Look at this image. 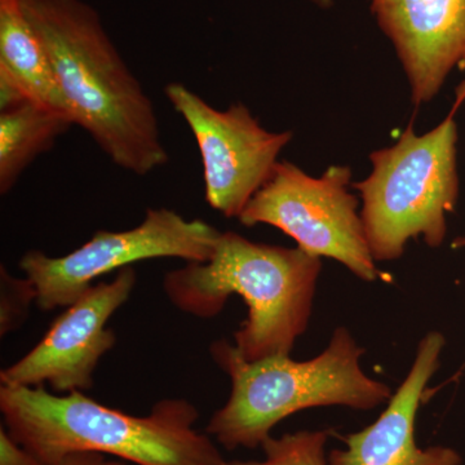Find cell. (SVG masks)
Returning <instances> with one entry per match:
<instances>
[{
	"label": "cell",
	"mask_w": 465,
	"mask_h": 465,
	"mask_svg": "<svg viewBox=\"0 0 465 465\" xmlns=\"http://www.w3.org/2000/svg\"><path fill=\"white\" fill-rule=\"evenodd\" d=\"M75 125L115 166L145 176L170 155L154 105L84 0H21Z\"/></svg>",
	"instance_id": "1"
},
{
	"label": "cell",
	"mask_w": 465,
	"mask_h": 465,
	"mask_svg": "<svg viewBox=\"0 0 465 465\" xmlns=\"http://www.w3.org/2000/svg\"><path fill=\"white\" fill-rule=\"evenodd\" d=\"M5 430L45 465L75 452H97L136 465H225L207 433L194 428L197 407L162 400L145 416L127 414L85 396L43 387L0 385Z\"/></svg>",
	"instance_id": "2"
},
{
	"label": "cell",
	"mask_w": 465,
	"mask_h": 465,
	"mask_svg": "<svg viewBox=\"0 0 465 465\" xmlns=\"http://www.w3.org/2000/svg\"><path fill=\"white\" fill-rule=\"evenodd\" d=\"M321 258L299 247L255 243L238 232H222L206 262H186L164 275L168 300L183 313L216 317L232 295L241 296L249 316L234 333L244 361L290 356L307 330Z\"/></svg>",
	"instance_id": "3"
},
{
	"label": "cell",
	"mask_w": 465,
	"mask_h": 465,
	"mask_svg": "<svg viewBox=\"0 0 465 465\" xmlns=\"http://www.w3.org/2000/svg\"><path fill=\"white\" fill-rule=\"evenodd\" d=\"M363 353L344 327L336 329L329 347L309 361L273 356L249 362L231 342H213L211 356L231 378L232 391L228 402L211 416L206 433L229 451L256 449L275 425L302 410L375 409L391 400V391L363 372Z\"/></svg>",
	"instance_id": "4"
},
{
	"label": "cell",
	"mask_w": 465,
	"mask_h": 465,
	"mask_svg": "<svg viewBox=\"0 0 465 465\" xmlns=\"http://www.w3.org/2000/svg\"><path fill=\"white\" fill-rule=\"evenodd\" d=\"M465 84L448 118L430 133L407 125L399 142L370 155L372 173L354 183L363 206V228L372 258H401L407 242L421 237L433 249L446 237V215L457 204V124Z\"/></svg>",
	"instance_id": "5"
},
{
	"label": "cell",
	"mask_w": 465,
	"mask_h": 465,
	"mask_svg": "<svg viewBox=\"0 0 465 465\" xmlns=\"http://www.w3.org/2000/svg\"><path fill=\"white\" fill-rule=\"evenodd\" d=\"M351 170L332 166L309 176L290 162H278L269 182L241 213V224L281 229L311 255L326 256L347 266L361 280H378L357 198L348 192Z\"/></svg>",
	"instance_id": "6"
},
{
	"label": "cell",
	"mask_w": 465,
	"mask_h": 465,
	"mask_svg": "<svg viewBox=\"0 0 465 465\" xmlns=\"http://www.w3.org/2000/svg\"><path fill=\"white\" fill-rule=\"evenodd\" d=\"M222 232L203 220H186L168 208H148L142 224L130 231L94 232L84 246L60 258L32 250L21 271L35 284V304L43 312L69 307L115 269L154 259L206 262Z\"/></svg>",
	"instance_id": "7"
},
{
	"label": "cell",
	"mask_w": 465,
	"mask_h": 465,
	"mask_svg": "<svg viewBox=\"0 0 465 465\" xmlns=\"http://www.w3.org/2000/svg\"><path fill=\"white\" fill-rule=\"evenodd\" d=\"M164 94L197 142L207 203L229 219L240 217L271 179L292 133L266 131L241 103L217 110L177 82Z\"/></svg>",
	"instance_id": "8"
},
{
	"label": "cell",
	"mask_w": 465,
	"mask_h": 465,
	"mask_svg": "<svg viewBox=\"0 0 465 465\" xmlns=\"http://www.w3.org/2000/svg\"><path fill=\"white\" fill-rule=\"evenodd\" d=\"M136 284L131 266L110 282L94 284L51 324L41 341L0 372V385L43 387L57 393L91 390L101 358L112 351L116 336L108 322L130 299Z\"/></svg>",
	"instance_id": "9"
},
{
	"label": "cell",
	"mask_w": 465,
	"mask_h": 465,
	"mask_svg": "<svg viewBox=\"0 0 465 465\" xmlns=\"http://www.w3.org/2000/svg\"><path fill=\"white\" fill-rule=\"evenodd\" d=\"M390 36L415 105L439 94L454 67L465 64V0H370Z\"/></svg>",
	"instance_id": "10"
},
{
	"label": "cell",
	"mask_w": 465,
	"mask_h": 465,
	"mask_svg": "<svg viewBox=\"0 0 465 465\" xmlns=\"http://www.w3.org/2000/svg\"><path fill=\"white\" fill-rule=\"evenodd\" d=\"M445 338L430 331L419 342L411 370L374 424L344 437L347 449L332 450L329 465H461L457 450L419 448L415 419L425 387L440 367Z\"/></svg>",
	"instance_id": "11"
},
{
	"label": "cell",
	"mask_w": 465,
	"mask_h": 465,
	"mask_svg": "<svg viewBox=\"0 0 465 465\" xmlns=\"http://www.w3.org/2000/svg\"><path fill=\"white\" fill-rule=\"evenodd\" d=\"M0 66L20 82L30 99L70 116L50 58L21 0H0Z\"/></svg>",
	"instance_id": "12"
},
{
	"label": "cell",
	"mask_w": 465,
	"mask_h": 465,
	"mask_svg": "<svg viewBox=\"0 0 465 465\" xmlns=\"http://www.w3.org/2000/svg\"><path fill=\"white\" fill-rule=\"evenodd\" d=\"M73 125L65 113L35 101L0 112V193L11 192L26 168Z\"/></svg>",
	"instance_id": "13"
},
{
	"label": "cell",
	"mask_w": 465,
	"mask_h": 465,
	"mask_svg": "<svg viewBox=\"0 0 465 465\" xmlns=\"http://www.w3.org/2000/svg\"><path fill=\"white\" fill-rule=\"evenodd\" d=\"M327 430L287 433L262 442L264 460L226 461V465H327L324 446L329 440Z\"/></svg>",
	"instance_id": "14"
},
{
	"label": "cell",
	"mask_w": 465,
	"mask_h": 465,
	"mask_svg": "<svg viewBox=\"0 0 465 465\" xmlns=\"http://www.w3.org/2000/svg\"><path fill=\"white\" fill-rule=\"evenodd\" d=\"M38 292L29 278H16L5 265L0 268V336L17 331L29 317Z\"/></svg>",
	"instance_id": "15"
},
{
	"label": "cell",
	"mask_w": 465,
	"mask_h": 465,
	"mask_svg": "<svg viewBox=\"0 0 465 465\" xmlns=\"http://www.w3.org/2000/svg\"><path fill=\"white\" fill-rule=\"evenodd\" d=\"M0 465H45L35 455L27 451L5 430L0 428Z\"/></svg>",
	"instance_id": "16"
},
{
	"label": "cell",
	"mask_w": 465,
	"mask_h": 465,
	"mask_svg": "<svg viewBox=\"0 0 465 465\" xmlns=\"http://www.w3.org/2000/svg\"><path fill=\"white\" fill-rule=\"evenodd\" d=\"M30 99L25 88L5 67L0 66V112L17 108Z\"/></svg>",
	"instance_id": "17"
},
{
	"label": "cell",
	"mask_w": 465,
	"mask_h": 465,
	"mask_svg": "<svg viewBox=\"0 0 465 465\" xmlns=\"http://www.w3.org/2000/svg\"><path fill=\"white\" fill-rule=\"evenodd\" d=\"M57 465H125L124 461L108 459L106 455L97 452H75L67 455Z\"/></svg>",
	"instance_id": "18"
},
{
	"label": "cell",
	"mask_w": 465,
	"mask_h": 465,
	"mask_svg": "<svg viewBox=\"0 0 465 465\" xmlns=\"http://www.w3.org/2000/svg\"><path fill=\"white\" fill-rule=\"evenodd\" d=\"M452 246H454L455 249H464V247H465V235H464V237L457 238V240L454 241V243H452Z\"/></svg>",
	"instance_id": "19"
},
{
	"label": "cell",
	"mask_w": 465,
	"mask_h": 465,
	"mask_svg": "<svg viewBox=\"0 0 465 465\" xmlns=\"http://www.w3.org/2000/svg\"><path fill=\"white\" fill-rule=\"evenodd\" d=\"M314 2L318 3V5H322V7H329L330 5L333 2V0H314Z\"/></svg>",
	"instance_id": "20"
},
{
	"label": "cell",
	"mask_w": 465,
	"mask_h": 465,
	"mask_svg": "<svg viewBox=\"0 0 465 465\" xmlns=\"http://www.w3.org/2000/svg\"><path fill=\"white\" fill-rule=\"evenodd\" d=\"M226 465V464H225Z\"/></svg>",
	"instance_id": "21"
}]
</instances>
